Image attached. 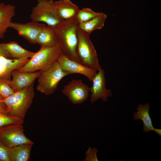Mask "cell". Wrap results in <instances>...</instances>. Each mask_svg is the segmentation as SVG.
Instances as JSON below:
<instances>
[{
  "instance_id": "obj_2",
  "label": "cell",
  "mask_w": 161,
  "mask_h": 161,
  "mask_svg": "<svg viewBox=\"0 0 161 161\" xmlns=\"http://www.w3.org/2000/svg\"><path fill=\"white\" fill-rule=\"evenodd\" d=\"M34 84L1 100L8 114L24 120L34 97Z\"/></svg>"
},
{
  "instance_id": "obj_3",
  "label": "cell",
  "mask_w": 161,
  "mask_h": 161,
  "mask_svg": "<svg viewBox=\"0 0 161 161\" xmlns=\"http://www.w3.org/2000/svg\"><path fill=\"white\" fill-rule=\"evenodd\" d=\"M62 53L59 45L52 47H41L25 64L17 70L31 72L45 70L57 61Z\"/></svg>"
},
{
  "instance_id": "obj_27",
  "label": "cell",
  "mask_w": 161,
  "mask_h": 161,
  "mask_svg": "<svg viewBox=\"0 0 161 161\" xmlns=\"http://www.w3.org/2000/svg\"><path fill=\"white\" fill-rule=\"evenodd\" d=\"M1 99H0V112H7L6 106L1 101Z\"/></svg>"
},
{
  "instance_id": "obj_23",
  "label": "cell",
  "mask_w": 161,
  "mask_h": 161,
  "mask_svg": "<svg viewBox=\"0 0 161 161\" xmlns=\"http://www.w3.org/2000/svg\"><path fill=\"white\" fill-rule=\"evenodd\" d=\"M8 83H0V95L3 98L11 95L15 92Z\"/></svg>"
},
{
  "instance_id": "obj_7",
  "label": "cell",
  "mask_w": 161,
  "mask_h": 161,
  "mask_svg": "<svg viewBox=\"0 0 161 161\" xmlns=\"http://www.w3.org/2000/svg\"><path fill=\"white\" fill-rule=\"evenodd\" d=\"M22 124H13L0 127V140L5 146L11 148L34 143L24 135Z\"/></svg>"
},
{
  "instance_id": "obj_12",
  "label": "cell",
  "mask_w": 161,
  "mask_h": 161,
  "mask_svg": "<svg viewBox=\"0 0 161 161\" xmlns=\"http://www.w3.org/2000/svg\"><path fill=\"white\" fill-rule=\"evenodd\" d=\"M41 71L34 72H21L17 69L11 73V79L8 83L15 92L28 87L34 83Z\"/></svg>"
},
{
  "instance_id": "obj_19",
  "label": "cell",
  "mask_w": 161,
  "mask_h": 161,
  "mask_svg": "<svg viewBox=\"0 0 161 161\" xmlns=\"http://www.w3.org/2000/svg\"><path fill=\"white\" fill-rule=\"evenodd\" d=\"M107 15L101 12L99 15L87 21L78 24V28L90 35L94 31L102 29L104 26Z\"/></svg>"
},
{
  "instance_id": "obj_11",
  "label": "cell",
  "mask_w": 161,
  "mask_h": 161,
  "mask_svg": "<svg viewBox=\"0 0 161 161\" xmlns=\"http://www.w3.org/2000/svg\"><path fill=\"white\" fill-rule=\"evenodd\" d=\"M45 24L31 21L22 24L11 22L10 27L15 30L20 35L30 43L37 44V39L39 34Z\"/></svg>"
},
{
  "instance_id": "obj_6",
  "label": "cell",
  "mask_w": 161,
  "mask_h": 161,
  "mask_svg": "<svg viewBox=\"0 0 161 161\" xmlns=\"http://www.w3.org/2000/svg\"><path fill=\"white\" fill-rule=\"evenodd\" d=\"M37 2L30 15L31 21L44 23L54 27L64 21L55 9L54 0H37Z\"/></svg>"
},
{
  "instance_id": "obj_4",
  "label": "cell",
  "mask_w": 161,
  "mask_h": 161,
  "mask_svg": "<svg viewBox=\"0 0 161 161\" xmlns=\"http://www.w3.org/2000/svg\"><path fill=\"white\" fill-rule=\"evenodd\" d=\"M68 75L67 72L62 70L56 61L48 69L41 71L37 78L38 83L36 89L41 93L50 95L56 91L61 80Z\"/></svg>"
},
{
  "instance_id": "obj_14",
  "label": "cell",
  "mask_w": 161,
  "mask_h": 161,
  "mask_svg": "<svg viewBox=\"0 0 161 161\" xmlns=\"http://www.w3.org/2000/svg\"><path fill=\"white\" fill-rule=\"evenodd\" d=\"M54 5L59 16L63 20L75 17L80 9L71 0L54 1Z\"/></svg>"
},
{
  "instance_id": "obj_24",
  "label": "cell",
  "mask_w": 161,
  "mask_h": 161,
  "mask_svg": "<svg viewBox=\"0 0 161 161\" xmlns=\"http://www.w3.org/2000/svg\"><path fill=\"white\" fill-rule=\"evenodd\" d=\"M98 152L97 149L95 148H92L89 147L86 153L85 161H98L97 154Z\"/></svg>"
},
{
  "instance_id": "obj_5",
  "label": "cell",
  "mask_w": 161,
  "mask_h": 161,
  "mask_svg": "<svg viewBox=\"0 0 161 161\" xmlns=\"http://www.w3.org/2000/svg\"><path fill=\"white\" fill-rule=\"evenodd\" d=\"M90 35L78 27L77 54L82 64L98 71L102 67L99 64L97 54Z\"/></svg>"
},
{
  "instance_id": "obj_1",
  "label": "cell",
  "mask_w": 161,
  "mask_h": 161,
  "mask_svg": "<svg viewBox=\"0 0 161 161\" xmlns=\"http://www.w3.org/2000/svg\"><path fill=\"white\" fill-rule=\"evenodd\" d=\"M78 24L75 17L64 20L53 27L62 53L70 59L81 64L77 53Z\"/></svg>"
},
{
  "instance_id": "obj_29",
  "label": "cell",
  "mask_w": 161,
  "mask_h": 161,
  "mask_svg": "<svg viewBox=\"0 0 161 161\" xmlns=\"http://www.w3.org/2000/svg\"><path fill=\"white\" fill-rule=\"evenodd\" d=\"M10 80H7L0 76V83L3 82H8Z\"/></svg>"
},
{
  "instance_id": "obj_9",
  "label": "cell",
  "mask_w": 161,
  "mask_h": 161,
  "mask_svg": "<svg viewBox=\"0 0 161 161\" xmlns=\"http://www.w3.org/2000/svg\"><path fill=\"white\" fill-rule=\"evenodd\" d=\"M92 85L90 88V101L94 103L100 99L106 102L112 96L111 90L106 88L105 71L102 68L98 70L93 79Z\"/></svg>"
},
{
  "instance_id": "obj_8",
  "label": "cell",
  "mask_w": 161,
  "mask_h": 161,
  "mask_svg": "<svg viewBox=\"0 0 161 161\" xmlns=\"http://www.w3.org/2000/svg\"><path fill=\"white\" fill-rule=\"evenodd\" d=\"M90 88L82 80L73 79L64 86L61 92L73 104H81L88 98Z\"/></svg>"
},
{
  "instance_id": "obj_30",
  "label": "cell",
  "mask_w": 161,
  "mask_h": 161,
  "mask_svg": "<svg viewBox=\"0 0 161 161\" xmlns=\"http://www.w3.org/2000/svg\"><path fill=\"white\" fill-rule=\"evenodd\" d=\"M3 98L0 95V99L2 100L3 99Z\"/></svg>"
},
{
  "instance_id": "obj_16",
  "label": "cell",
  "mask_w": 161,
  "mask_h": 161,
  "mask_svg": "<svg viewBox=\"0 0 161 161\" xmlns=\"http://www.w3.org/2000/svg\"><path fill=\"white\" fill-rule=\"evenodd\" d=\"M37 44L44 47H52L59 45L54 27L46 25L38 35Z\"/></svg>"
},
{
  "instance_id": "obj_18",
  "label": "cell",
  "mask_w": 161,
  "mask_h": 161,
  "mask_svg": "<svg viewBox=\"0 0 161 161\" xmlns=\"http://www.w3.org/2000/svg\"><path fill=\"white\" fill-rule=\"evenodd\" d=\"M0 45L15 59L30 58L35 52L25 49L15 41L0 44Z\"/></svg>"
},
{
  "instance_id": "obj_15",
  "label": "cell",
  "mask_w": 161,
  "mask_h": 161,
  "mask_svg": "<svg viewBox=\"0 0 161 161\" xmlns=\"http://www.w3.org/2000/svg\"><path fill=\"white\" fill-rule=\"evenodd\" d=\"M150 105L148 103L144 104H139L137 108V112H135L133 114L134 120H140L142 121L143 132L144 133L154 131V129L150 115Z\"/></svg>"
},
{
  "instance_id": "obj_10",
  "label": "cell",
  "mask_w": 161,
  "mask_h": 161,
  "mask_svg": "<svg viewBox=\"0 0 161 161\" xmlns=\"http://www.w3.org/2000/svg\"><path fill=\"white\" fill-rule=\"evenodd\" d=\"M62 70L69 75L78 74L86 76L90 81L97 71L70 59L62 53L57 60Z\"/></svg>"
},
{
  "instance_id": "obj_21",
  "label": "cell",
  "mask_w": 161,
  "mask_h": 161,
  "mask_svg": "<svg viewBox=\"0 0 161 161\" xmlns=\"http://www.w3.org/2000/svg\"><path fill=\"white\" fill-rule=\"evenodd\" d=\"M101 13L94 11L90 8H83L79 10L75 16V18L78 24H79L89 21L99 15Z\"/></svg>"
},
{
  "instance_id": "obj_22",
  "label": "cell",
  "mask_w": 161,
  "mask_h": 161,
  "mask_svg": "<svg viewBox=\"0 0 161 161\" xmlns=\"http://www.w3.org/2000/svg\"><path fill=\"white\" fill-rule=\"evenodd\" d=\"M23 120L11 116L6 112H0V127L13 124H23Z\"/></svg>"
},
{
  "instance_id": "obj_26",
  "label": "cell",
  "mask_w": 161,
  "mask_h": 161,
  "mask_svg": "<svg viewBox=\"0 0 161 161\" xmlns=\"http://www.w3.org/2000/svg\"><path fill=\"white\" fill-rule=\"evenodd\" d=\"M0 56H2L7 58H10L11 56L5 50L3 49L0 45Z\"/></svg>"
},
{
  "instance_id": "obj_28",
  "label": "cell",
  "mask_w": 161,
  "mask_h": 161,
  "mask_svg": "<svg viewBox=\"0 0 161 161\" xmlns=\"http://www.w3.org/2000/svg\"><path fill=\"white\" fill-rule=\"evenodd\" d=\"M154 131L159 135L160 137L161 136V129H154Z\"/></svg>"
},
{
  "instance_id": "obj_25",
  "label": "cell",
  "mask_w": 161,
  "mask_h": 161,
  "mask_svg": "<svg viewBox=\"0 0 161 161\" xmlns=\"http://www.w3.org/2000/svg\"><path fill=\"white\" fill-rule=\"evenodd\" d=\"M0 161H10L7 147L0 140Z\"/></svg>"
},
{
  "instance_id": "obj_20",
  "label": "cell",
  "mask_w": 161,
  "mask_h": 161,
  "mask_svg": "<svg viewBox=\"0 0 161 161\" xmlns=\"http://www.w3.org/2000/svg\"><path fill=\"white\" fill-rule=\"evenodd\" d=\"M28 58L11 59L0 56V66L7 69L11 73L15 69L25 64L29 60Z\"/></svg>"
},
{
  "instance_id": "obj_13",
  "label": "cell",
  "mask_w": 161,
  "mask_h": 161,
  "mask_svg": "<svg viewBox=\"0 0 161 161\" xmlns=\"http://www.w3.org/2000/svg\"><path fill=\"white\" fill-rule=\"evenodd\" d=\"M16 7L10 4L0 3V38H4L10 28L12 20L15 15Z\"/></svg>"
},
{
  "instance_id": "obj_17",
  "label": "cell",
  "mask_w": 161,
  "mask_h": 161,
  "mask_svg": "<svg viewBox=\"0 0 161 161\" xmlns=\"http://www.w3.org/2000/svg\"><path fill=\"white\" fill-rule=\"evenodd\" d=\"M33 144H22L11 148L7 147L10 161H28Z\"/></svg>"
}]
</instances>
